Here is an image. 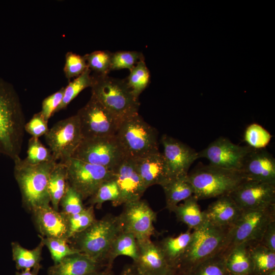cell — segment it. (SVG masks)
<instances>
[{"label":"cell","mask_w":275,"mask_h":275,"mask_svg":"<svg viewBox=\"0 0 275 275\" xmlns=\"http://www.w3.org/2000/svg\"><path fill=\"white\" fill-rule=\"evenodd\" d=\"M187 176L198 200L230 195L246 180L240 171L210 164H199Z\"/></svg>","instance_id":"5"},{"label":"cell","mask_w":275,"mask_h":275,"mask_svg":"<svg viewBox=\"0 0 275 275\" xmlns=\"http://www.w3.org/2000/svg\"><path fill=\"white\" fill-rule=\"evenodd\" d=\"M72 158L114 171L125 156L115 136L83 139Z\"/></svg>","instance_id":"11"},{"label":"cell","mask_w":275,"mask_h":275,"mask_svg":"<svg viewBox=\"0 0 275 275\" xmlns=\"http://www.w3.org/2000/svg\"><path fill=\"white\" fill-rule=\"evenodd\" d=\"M67 168L65 163L57 162L48 180V191L52 207L59 211L60 201L68 187Z\"/></svg>","instance_id":"29"},{"label":"cell","mask_w":275,"mask_h":275,"mask_svg":"<svg viewBox=\"0 0 275 275\" xmlns=\"http://www.w3.org/2000/svg\"><path fill=\"white\" fill-rule=\"evenodd\" d=\"M115 136L125 158L135 160L159 151L156 130L139 114L123 121Z\"/></svg>","instance_id":"7"},{"label":"cell","mask_w":275,"mask_h":275,"mask_svg":"<svg viewBox=\"0 0 275 275\" xmlns=\"http://www.w3.org/2000/svg\"><path fill=\"white\" fill-rule=\"evenodd\" d=\"M44 136L54 159L66 163L83 140L77 115L57 122Z\"/></svg>","instance_id":"9"},{"label":"cell","mask_w":275,"mask_h":275,"mask_svg":"<svg viewBox=\"0 0 275 275\" xmlns=\"http://www.w3.org/2000/svg\"><path fill=\"white\" fill-rule=\"evenodd\" d=\"M122 230L119 215H107L96 219L86 230L75 236L73 247L97 263L106 262L108 253Z\"/></svg>","instance_id":"4"},{"label":"cell","mask_w":275,"mask_h":275,"mask_svg":"<svg viewBox=\"0 0 275 275\" xmlns=\"http://www.w3.org/2000/svg\"><path fill=\"white\" fill-rule=\"evenodd\" d=\"M113 177L120 194L118 206L141 199L147 189L133 159L125 157L113 171Z\"/></svg>","instance_id":"17"},{"label":"cell","mask_w":275,"mask_h":275,"mask_svg":"<svg viewBox=\"0 0 275 275\" xmlns=\"http://www.w3.org/2000/svg\"><path fill=\"white\" fill-rule=\"evenodd\" d=\"M187 175L170 178L161 186L165 194L166 208L170 212H173L180 202L194 194Z\"/></svg>","instance_id":"26"},{"label":"cell","mask_w":275,"mask_h":275,"mask_svg":"<svg viewBox=\"0 0 275 275\" xmlns=\"http://www.w3.org/2000/svg\"><path fill=\"white\" fill-rule=\"evenodd\" d=\"M229 195L242 210L265 208L275 205V185L245 180Z\"/></svg>","instance_id":"15"},{"label":"cell","mask_w":275,"mask_h":275,"mask_svg":"<svg viewBox=\"0 0 275 275\" xmlns=\"http://www.w3.org/2000/svg\"><path fill=\"white\" fill-rule=\"evenodd\" d=\"M82 200L80 195L68 184L60 202L62 212L66 217L80 212L85 208Z\"/></svg>","instance_id":"42"},{"label":"cell","mask_w":275,"mask_h":275,"mask_svg":"<svg viewBox=\"0 0 275 275\" xmlns=\"http://www.w3.org/2000/svg\"><path fill=\"white\" fill-rule=\"evenodd\" d=\"M145 58L141 52L119 51L112 52L111 70L127 69L130 71L142 59Z\"/></svg>","instance_id":"41"},{"label":"cell","mask_w":275,"mask_h":275,"mask_svg":"<svg viewBox=\"0 0 275 275\" xmlns=\"http://www.w3.org/2000/svg\"><path fill=\"white\" fill-rule=\"evenodd\" d=\"M230 227L216 226L207 221L194 230L189 245L175 272L186 274L200 262L223 252Z\"/></svg>","instance_id":"6"},{"label":"cell","mask_w":275,"mask_h":275,"mask_svg":"<svg viewBox=\"0 0 275 275\" xmlns=\"http://www.w3.org/2000/svg\"><path fill=\"white\" fill-rule=\"evenodd\" d=\"M68 240L82 232L96 220L93 206L85 208L80 212L67 217Z\"/></svg>","instance_id":"36"},{"label":"cell","mask_w":275,"mask_h":275,"mask_svg":"<svg viewBox=\"0 0 275 275\" xmlns=\"http://www.w3.org/2000/svg\"><path fill=\"white\" fill-rule=\"evenodd\" d=\"M120 194L118 186L114 177L103 182L95 194L90 198V203L100 208L106 201H111L113 206H118Z\"/></svg>","instance_id":"35"},{"label":"cell","mask_w":275,"mask_h":275,"mask_svg":"<svg viewBox=\"0 0 275 275\" xmlns=\"http://www.w3.org/2000/svg\"><path fill=\"white\" fill-rule=\"evenodd\" d=\"M112 52L107 50H96L84 55L88 67L93 74L108 75L111 71Z\"/></svg>","instance_id":"37"},{"label":"cell","mask_w":275,"mask_h":275,"mask_svg":"<svg viewBox=\"0 0 275 275\" xmlns=\"http://www.w3.org/2000/svg\"><path fill=\"white\" fill-rule=\"evenodd\" d=\"M111 267H107L105 270L101 271L99 270L93 271L86 275H113L112 272L110 270Z\"/></svg>","instance_id":"49"},{"label":"cell","mask_w":275,"mask_h":275,"mask_svg":"<svg viewBox=\"0 0 275 275\" xmlns=\"http://www.w3.org/2000/svg\"><path fill=\"white\" fill-rule=\"evenodd\" d=\"M120 256L131 258L135 261L139 256L137 241L134 235L122 231L114 240L106 258V265L111 267L113 261Z\"/></svg>","instance_id":"28"},{"label":"cell","mask_w":275,"mask_h":275,"mask_svg":"<svg viewBox=\"0 0 275 275\" xmlns=\"http://www.w3.org/2000/svg\"><path fill=\"white\" fill-rule=\"evenodd\" d=\"M40 267H36L31 269L22 270L21 272H16L15 275H37Z\"/></svg>","instance_id":"48"},{"label":"cell","mask_w":275,"mask_h":275,"mask_svg":"<svg viewBox=\"0 0 275 275\" xmlns=\"http://www.w3.org/2000/svg\"><path fill=\"white\" fill-rule=\"evenodd\" d=\"M174 275H185V274L179 272H175V273Z\"/></svg>","instance_id":"51"},{"label":"cell","mask_w":275,"mask_h":275,"mask_svg":"<svg viewBox=\"0 0 275 275\" xmlns=\"http://www.w3.org/2000/svg\"><path fill=\"white\" fill-rule=\"evenodd\" d=\"M275 220V205L258 209L243 210L229 230L224 250L243 242H259L268 224Z\"/></svg>","instance_id":"8"},{"label":"cell","mask_w":275,"mask_h":275,"mask_svg":"<svg viewBox=\"0 0 275 275\" xmlns=\"http://www.w3.org/2000/svg\"><path fill=\"white\" fill-rule=\"evenodd\" d=\"M77 115L83 139L115 136L120 123L91 96L87 103L79 109Z\"/></svg>","instance_id":"12"},{"label":"cell","mask_w":275,"mask_h":275,"mask_svg":"<svg viewBox=\"0 0 275 275\" xmlns=\"http://www.w3.org/2000/svg\"><path fill=\"white\" fill-rule=\"evenodd\" d=\"M65 164L68 184L83 200L91 198L103 182L113 177V171L75 158Z\"/></svg>","instance_id":"10"},{"label":"cell","mask_w":275,"mask_h":275,"mask_svg":"<svg viewBox=\"0 0 275 275\" xmlns=\"http://www.w3.org/2000/svg\"><path fill=\"white\" fill-rule=\"evenodd\" d=\"M250 242H245L224 251L227 272L233 275H254V267L249 252Z\"/></svg>","instance_id":"24"},{"label":"cell","mask_w":275,"mask_h":275,"mask_svg":"<svg viewBox=\"0 0 275 275\" xmlns=\"http://www.w3.org/2000/svg\"><path fill=\"white\" fill-rule=\"evenodd\" d=\"M259 243L266 248L275 251V220L268 224Z\"/></svg>","instance_id":"46"},{"label":"cell","mask_w":275,"mask_h":275,"mask_svg":"<svg viewBox=\"0 0 275 275\" xmlns=\"http://www.w3.org/2000/svg\"><path fill=\"white\" fill-rule=\"evenodd\" d=\"M91 96L95 98L121 124L138 114L139 99L135 98L127 85L126 79L108 75L92 74Z\"/></svg>","instance_id":"2"},{"label":"cell","mask_w":275,"mask_h":275,"mask_svg":"<svg viewBox=\"0 0 275 275\" xmlns=\"http://www.w3.org/2000/svg\"><path fill=\"white\" fill-rule=\"evenodd\" d=\"M163 147V156L169 178L188 175L194 162L198 158L195 150L185 144L167 134L161 138Z\"/></svg>","instance_id":"16"},{"label":"cell","mask_w":275,"mask_h":275,"mask_svg":"<svg viewBox=\"0 0 275 275\" xmlns=\"http://www.w3.org/2000/svg\"><path fill=\"white\" fill-rule=\"evenodd\" d=\"M25 124L18 94L10 83L0 77V154L13 160L19 157Z\"/></svg>","instance_id":"1"},{"label":"cell","mask_w":275,"mask_h":275,"mask_svg":"<svg viewBox=\"0 0 275 275\" xmlns=\"http://www.w3.org/2000/svg\"><path fill=\"white\" fill-rule=\"evenodd\" d=\"M242 210L229 195L222 196L204 211L207 221L218 227H230L239 217Z\"/></svg>","instance_id":"22"},{"label":"cell","mask_w":275,"mask_h":275,"mask_svg":"<svg viewBox=\"0 0 275 275\" xmlns=\"http://www.w3.org/2000/svg\"><path fill=\"white\" fill-rule=\"evenodd\" d=\"M41 241L48 249L54 264L68 256L79 253L65 239L41 237Z\"/></svg>","instance_id":"38"},{"label":"cell","mask_w":275,"mask_h":275,"mask_svg":"<svg viewBox=\"0 0 275 275\" xmlns=\"http://www.w3.org/2000/svg\"><path fill=\"white\" fill-rule=\"evenodd\" d=\"M64 87L45 98L42 103L40 113L47 121L56 113V111L61 104L64 93Z\"/></svg>","instance_id":"45"},{"label":"cell","mask_w":275,"mask_h":275,"mask_svg":"<svg viewBox=\"0 0 275 275\" xmlns=\"http://www.w3.org/2000/svg\"><path fill=\"white\" fill-rule=\"evenodd\" d=\"M139 256L133 265L142 275H174L159 245L151 239L137 241Z\"/></svg>","instance_id":"19"},{"label":"cell","mask_w":275,"mask_h":275,"mask_svg":"<svg viewBox=\"0 0 275 275\" xmlns=\"http://www.w3.org/2000/svg\"><path fill=\"white\" fill-rule=\"evenodd\" d=\"M197 199L193 195L178 204L173 211L178 221L185 224L190 230L201 227L206 222L204 211H202Z\"/></svg>","instance_id":"27"},{"label":"cell","mask_w":275,"mask_h":275,"mask_svg":"<svg viewBox=\"0 0 275 275\" xmlns=\"http://www.w3.org/2000/svg\"><path fill=\"white\" fill-rule=\"evenodd\" d=\"M24 160L32 164L55 160L49 149L45 147L39 138L32 136L29 140L27 156Z\"/></svg>","instance_id":"40"},{"label":"cell","mask_w":275,"mask_h":275,"mask_svg":"<svg viewBox=\"0 0 275 275\" xmlns=\"http://www.w3.org/2000/svg\"><path fill=\"white\" fill-rule=\"evenodd\" d=\"M102 265L78 253L68 256L50 267L48 275H86L99 270Z\"/></svg>","instance_id":"23"},{"label":"cell","mask_w":275,"mask_h":275,"mask_svg":"<svg viewBox=\"0 0 275 275\" xmlns=\"http://www.w3.org/2000/svg\"><path fill=\"white\" fill-rule=\"evenodd\" d=\"M240 172L246 180L275 185V159L264 149L252 148L244 158Z\"/></svg>","instance_id":"18"},{"label":"cell","mask_w":275,"mask_h":275,"mask_svg":"<svg viewBox=\"0 0 275 275\" xmlns=\"http://www.w3.org/2000/svg\"><path fill=\"white\" fill-rule=\"evenodd\" d=\"M134 160L146 188L155 184L161 186L170 179L163 156L159 151Z\"/></svg>","instance_id":"21"},{"label":"cell","mask_w":275,"mask_h":275,"mask_svg":"<svg viewBox=\"0 0 275 275\" xmlns=\"http://www.w3.org/2000/svg\"><path fill=\"white\" fill-rule=\"evenodd\" d=\"M24 130L32 137L39 138L48 131V121L45 120L40 112L34 115L31 119L24 126Z\"/></svg>","instance_id":"44"},{"label":"cell","mask_w":275,"mask_h":275,"mask_svg":"<svg viewBox=\"0 0 275 275\" xmlns=\"http://www.w3.org/2000/svg\"><path fill=\"white\" fill-rule=\"evenodd\" d=\"M120 275H142L133 264L126 266Z\"/></svg>","instance_id":"47"},{"label":"cell","mask_w":275,"mask_h":275,"mask_svg":"<svg viewBox=\"0 0 275 275\" xmlns=\"http://www.w3.org/2000/svg\"><path fill=\"white\" fill-rule=\"evenodd\" d=\"M192 237V232L188 229L176 237H167L158 243L167 262L175 272L189 245Z\"/></svg>","instance_id":"25"},{"label":"cell","mask_w":275,"mask_h":275,"mask_svg":"<svg viewBox=\"0 0 275 275\" xmlns=\"http://www.w3.org/2000/svg\"><path fill=\"white\" fill-rule=\"evenodd\" d=\"M13 160L14 175L24 205L32 211L38 207L50 205L48 180L57 161L52 160L32 164L20 156Z\"/></svg>","instance_id":"3"},{"label":"cell","mask_w":275,"mask_h":275,"mask_svg":"<svg viewBox=\"0 0 275 275\" xmlns=\"http://www.w3.org/2000/svg\"><path fill=\"white\" fill-rule=\"evenodd\" d=\"M34 219L42 237L68 240L67 217L50 205L32 211Z\"/></svg>","instance_id":"20"},{"label":"cell","mask_w":275,"mask_h":275,"mask_svg":"<svg viewBox=\"0 0 275 275\" xmlns=\"http://www.w3.org/2000/svg\"><path fill=\"white\" fill-rule=\"evenodd\" d=\"M126 80L134 96L139 99L140 95L150 81V73L145 63V58L140 60L130 71Z\"/></svg>","instance_id":"32"},{"label":"cell","mask_w":275,"mask_h":275,"mask_svg":"<svg viewBox=\"0 0 275 275\" xmlns=\"http://www.w3.org/2000/svg\"><path fill=\"white\" fill-rule=\"evenodd\" d=\"M223 252L217 254L192 268L185 275H227Z\"/></svg>","instance_id":"34"},{"label":"cell","mask_w":275,"mask_h":275,"mask_svg":"<svg viewBox=\"0 0 275 275\" xmlns=\"http://www.w3.org/2000/svg\"><path fill=\"white\" fill-rule=\"evenodd\" d=\"M252 148L234 144L221 136L198 152V158L207 159L214 166L240 172L244 158Z\"/></svg>","instance_id":"14"},{"label":"cell","mask_w":275,"mask_h":275,"mask_svg":"<svg viewBox=\"0 0 275 275\" xmlns=\"http://www.w3.org/2000/svg\"><path fill=\"white\" fill-rule=\"evenodd\" d=\"M264 275H275V270H273Z\"/></svg>","instance_id":"50"},{"label":"cell","mask_w":275,"mask_h":275,"mask_svg":"<svg viewBox=\"0 0 275 275\" xmlns=\"http://www.w3.org/2000/svg\"><path fill=\"white\" fill-rule=\"evenodd\" d=\"M92 84L91 71L88 67L81 74L70 81L65 88L62 102L56 113L65 109L82 90L88 87H91Z\"/></svg>","instance_id":"33"},{"label":"cell","mask_w":275,"mask_h":275,"mask_svg":"<svg viewBox=\"0 0 275 275\" xmlns=\"http://www.w3.org/2000/svg\"><path fill=\"white\" fill-rule=\"evenodd\" d=\"M272 136L260 125L253 123L245 129L244 140L248 146L254 149H264L269 143Z\"/></svg>","instance_id":"39"},{"label":"cell","mask_w":275,"mask_h":275,"mask_svg":"<svg viewBox=\"0 0 275 275\" xmlns=\"http://www.w3.org/2000/svg\"><path fill=\"white\" fill-rule=\"evenodd\" d=\"M12 257L18 270L31 269L40 267L43 243L41 241L37 246L28 250L18 242L11 243Z\"/></svg>","instance_id":"31"},{"label":"cell","mask_w":275,"mask_h":275,"mask_svg":"<svg viewBox=\"0 0 275 275\" xmlns=\"http://www.w3.org/2000/svg\"><path fill=\"white\" fill-rule=\"evenodd\" d=\"M88 68L84 56L72 52H68L65 56L64 72L66 77L69 80L81 74Z\"/></svg>","instance_id":"43"},{"label":"cell","mask_w":275,"mask_h":275,"mask_svg":"<svg viewBox=\"0 0 275 275\" xmlns=\"http://www.w3.org/2000/svg\"><path fill=\"white\" fill-rule=\"evenodd\" d=\"M249 252L254 267V275H264L275 270V251L259 242H250Z\"/></svg>","instance_id":"30"},{"label":"cell","mask_w":275,"mask_h":275,"mask_svg":"<svg viewBox=\"0 0 275 275\" xmlns=\"http://www.w3.org/2000/svg\"><path fill=\"white\" fill-rule=\"evenodd\" d=\"M227 275H233V274H230L228 272L227 274Z\"/></svg>","instance_id":"52"},{"label":"cell","mask_w":275,"mask_h":275,"mask_svg":"<svg viewBox=\"0 0 275 275\" xmlns=\"http://www.w3.org/2000/svg\"><path fill=\"white\" fill-rule=\"evenodd\" d=\"M119 217L123 231L132 234L136 241L151 239L155 233L153 225L156 213L141 199L124 204Z\"/></svg>","instance_id":"13"}]
</instances>
